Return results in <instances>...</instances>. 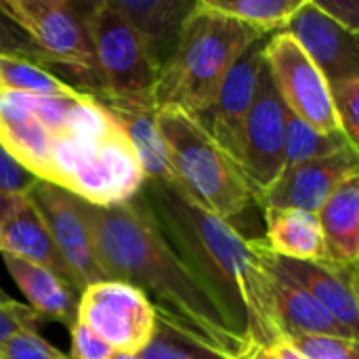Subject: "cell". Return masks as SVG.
<instances>
[{"mask_svg":"<svg viewBox=\"0 0 359 359\" xmlns=\"http://www.w3.org/2000/svg\"><path fill=\"white\" fill-rule=\"evenodd\" d=\"M265 44L267 38L252 44L240 61L227 74L215 103L204 114L196 116L210 137L240 164L242 143H244V124L252 109L259 76L265 67Z\"/></svg>","mask_w":359,"mask_h":359,"instance_id":"7c38bea8","label":"cell"},{"mask_svg":"<svg viewBox=\"0 0 359 359\" xmlns=\"http://www.w3.org/2000/svg\"><path fill=\"white\" fill-rule=\"evenodd\" d=\"M328 261L339 267L355 263L359 236V170L349 175L318 212Z\"/></svg>","mask_w":359,"mask_h":359,"instance_id":"7402d4cb","label":"cell"},{"mask_svg":"<svg viewBox=\"0 0 359 359\" xmlns=\"http://www.w3.org/2000/svg\"><path fill=\"white\" fill-rule=\"evenodd\" d=\"M17 198H19V196H8V194H4V191L0 189V223H2V219L8 215V210L13 208V204H15Z\"/></svg>","mask_w":359,"mask_h":359,"instance_id":"d590c367","label":"cell"},{"mask_svg":"<svg viewBox=\"0 0 359 359\" xmlns=\"http://www.w3.org/2000/svg\"><path fill=\"white\" fill-rule=\"evenodd\" d=\"M0 8L29 36L48 67L59 65L84 93L99 95L101 80L95 48L78 2L69 0H0Z\"/></svg>","mask_w":359,"mask_h":359,"instance_id":"8992f818","label":"cell"},{"mask_svg":"<svg viewBox=\"0 0 359 359\" xmlns=\"http://www.w3.org/2000/svg\"><path fill=\"white\" fill-rule=\"evenodd\" d=\"M109 359H141L139 353H128V351H116Z\"/></svg>","mask_w":359,"mask_h":359,"instance_id":"74e56055","label":"cell"},{"mask_svg":"<svg viewBox=\"0 0 359 359\" xmlns=\"http://www.w3.org/2000/svg\"><path fill=\"white\" fill-rule=\"evenodd\" d=\"M265 59L286 107L294 116L322 133L343 130L334 109L330 82L292 34L278 32L267 38Z\"/></svg>","mask_w":359,"mask_h":359,"instance_id":"9c48e42d","label":"cell"},{"mask_svg":"<svg viewBox=\"0 0 359 359\" xmlns=\"http://www.w3.org/2000/svg\"><path fill=\"white\" fill-rule=\"evenodd\" d=\"M355 267H359V236H358V248H355Z\"/></svg>","mask_w":359,"mask_h":359,"instance_id":"f35d334b","label":"cell"},{"mask_svg":"<svg viewBox=\"0 0 359 359\" xmlns=\"http://www.w3.org/2000/svg\"><path fill=\"white\" fill-rule=\"evenodd\" d=\"M267 246L292 261H328L318 212L299 208H265Z\"/></svg>","mask_w":359,"mask_h":359,"instance_id":"44dd1931","label":"cell"},{"mask_svg":"<svg viewBox=\"0 0 359 359\" xmlns=\"http://www.w3.org/2000/svg\"><path fill=\"white\" fill-rule=\"evenodd\" d=\"M358 170L359 151L355 147L288 166L278 181L257 198V204L263 208H299L320 212L337 187Z\"/></svg>","mask_w":359,"mask_h":359,"instance_id":"4fadbf2b","label":"cell"},{"mask_svg":"<svg viewBox=\"0 0 359 359\" xmlns=\"http://www.w3.org/2000/svg\"><path fill=\"white\" fill-rule=\"evenodd\" d=\"M2 93H4V88H2V82H0V95H2Z\"/></svg>","mask_w":359,"mask_h":359,"instance_id":"60d3db41","label":"cell"},{"mask_svg":"<svg viewBox=\"0 0 359 359\" xmlns=\"http://www.w3.org/2000/svg\"><path fill=\"white\" fill-rule=\"evenodd\" d=\"M265 38L261 29L198 0L183 23L175 55L158 74L156 109L179 107L194 116L204 114L240 57Z\"/></svg>","mask_w":359,"mask_h":359,"instance_id":"277c9868","label":"cell"},{"mask_svg":"<svg viewBox=\"0 0 359 359\" xmlns=\"http://www.w3.org/2000/svg\"><path fill=\"white\" fill-rule=\"evenodd\" d=\"M198 0H111V4L135 27L156 72L177 50L181 29Z\"/></svg>","mask_w":359,"mask_h":359,"instance_id":"e0dca14e","label":"cell"},{"mask_svg":"<svg viewBox=\"0 0 359 359\" xmlns=\"http://www.w3.org/2000/svg\"><path fill=\"white\" fill-rule=\"evenodd\" d=\"M349 276H351V288H353V292H355V299H358L359 305V267L351 265V267H349Z\"/></svg>","mask_w":359,"mask_h":359,"instance_id":"8d00e7d4","label":"cell"},{"mask_svg":"<svg viewBox=\"0 0 359 359\" xmlns=\"http://www.w3.org/2000/svg\"><path fill=\"white\" fill-rule=\"evenodd\" d=\"M316 6L326 13L341 27L359 34V0H313Z\"/></svg>","mask_w":359,"mask_h":359,"instance_id":"836d02e7","label":"cell"},{"mask_svg":"<svg viewBox=\"0 0 359 359\" xmlns=\"http://www.w3.org/2000/svg\"><path fill=\"white\" fill-rule=\"evenodd\" d=\"M0 252H8L34 265L46 267L74 286L72 273L55 246L48 227L27 196H19L0 223Z\"/></svg>","mask_w":359,"mask_h":359,"instance_id":"d6986e66","label":"cell"},{"mask_svg":"<svg viewBox=\"0 0 359 359\" xmlns=\"http://www.w3.org/2000/svg\"><path fill=\"white\" fill-rule=\"evenodd\" d=\"M8 299H11V297H8L4 290H0V301H8Z\"/></svg>","mask_w":359,"mask_h":359,"instance_id":"ab89813d","label":"cell"},{"mask_svg":"<svg viewBox=\"0 0 359 359\" xmlns=\"http://www.w3.org/2000/svg\"><path fill=\"white\" fill-rule=\"evenodd\" d=\"M99 67L101 90L97 97L154 101L158 72L143 40L111 0L78 2Z\"/></svg>","mask_w":359,"mask_h":359,"instance_id":"52a82bcc","label":"cell"},{"mask_svg":"<svg viewBox=\"0 0 359 359\" xmlns=\"http://www.w3.org/2000/svg\"><path fill=\"white\" fill-rule=\"evenodd\" d=\"M38 324L40 316L27 305H21L13 299L0 301V349L13 334L21 330H38Z\"/></svg>","mask_w":359,"mask_h":359,"instance_id":"4dcf8cb0","label":"cell"},{"mask_svg":"<svg viewBox=\"0 0 359 359\" xmlns=\"http://www.w3.org/2000/svg\"><path fill=\"white\" fill-rule=\"evenodd\" d=\"M0 55L2 57H17L32 61L40 67H48L44 55L38 50V46L29 40V36L0 8Z\"/></svg>","mask_w":359,"mask_h":359,"instance_id":"f1b7e54d","label":"cell"},{"mask_svg":"<svg viewBox=\"0 0 359 359\" xmlns=\"http://www.w3.org/2000/svg\"><path fill=\"white\" fill-rule=\"evenodd\" d=\"M246 353V351H244ZM244 353H227L208 343L181 318L156 307V328L141 359H244Z\"/></svg>","mask_w":359,"mask_h":359,"instance_id":"603a6c76","label":"cell"},{"mask_svg":"<svg viewBox=\"0 0 359 359\" xmlns=\"http://www.w3.org/2000/svg\"><path fill=\"white\" fill-rule=\"evenodd\" d=\"M38 179L21 168L0 143V189L8 196H25Z\"/></svg>","mask_w":359,"mask_h":359,"instance_id":"d6a6232c","label":"cell"},{"mask_svg":"<svg viewBox=\"0 0 359 359\" xmlns=\"http://www.w3.org/2000/svg\"><path fill=\"white\" fill-rule=\"evenodd\" d=\"M0 259L27 301V307L40 316V320H50L72 326L78 320L80 290H76L69 282L59 278L46 267L34 265L8 252H0Z\"/></svg>","mask_w":359,"mask_h":359,"instance_id":"ac0fdd59","label":"cell"},{"mask_svg":"<svg viewBox=\"0 0 359 359\" xmlns=\"http://www.w3.org/2000/svg\"><path fill=\"white\" fill-rule=\"evenodd\" d=\"M267 246V242H265ZM267 255L276 267L299 282L347 332L359 341V305L351 288L349 267L330 261H292L276 255L267 246Z\"/></svg>","mask_w":359,"mask_h":359,"instance_id":"2e32d148","label":"cell"},{"mask_svg":"<svg viewBox=\"0 0 359 359\" xmlns=\"http://www.w3.org/2000/svg\"><path fill=\"white\" fill-rule=\"evenodd\" d=\"M349 147H353V145L343 130L322 133L288 109V114H286V145H284L286 168L309 162V160L326 158V156H332V154L349 149Z\"/></svg>","mask_w":359,"mask_h":359,"instance_id":"cb8c5ba5","label":"cell"},{"mask_svg":"<svg viewBox=\"0 0 359 359\" xmlns=\"http://www.w3.org/2000/svg\"><path fill=\"white\" fill-rule=\"evenodd\" d=\"M252 248L269 273L273 309L284 341L299 337H341L351 339L349 332L290 276H286L267 255L265 238H252Z\"/></svg>","mask_w":359,"mask_h":359,"instance_id":"9a60e30c","label":"cell"},{"mask_svg":"<svg viewBox=\"0 0 359 359\" xmlns=\"http://www.w3.org/2000/svg\"><path fill=\"white\" fill-rule=\"evenodd\" d=\"M141 194L225 326L246 345L282 343L269 273L252 242L229 221L198 206L172 179H147Z\"/></svg>","mask_w":359,"mask_h":359,"instance_id":"7a4b0ae2","label":"cell"},{"mask_svg":"<svg viewBox=\"0 0 359 359\" xmlns=\"http://www.w3.org/2000/svg\"><path fill=\"white\" fill-rule=\"evenodd\" d=\"M282 32L305 46L328 82L359 78V34L341 27L313 0H305Z\"/></svg>","mask_w":359,"mask_h":359,"instance_id":"5bb4252c","label":"cell"},{"mask_svg":"<svg viewBox=\"0 0 359 359\" xmlns=\"http://www.w3.org/2000/svg\"><path fill=\"white\" fill-rule=\"evenodd\" d=\"M286 114L288 107L265 59V67L259 76L257 97L244 124L240 158V166L255 191V198L269 189L286 168Z\"/></svg>","mask_w":359,"mask_h":359,"instance_id":"30bf717a","label":"cell"},{"mask_svg":"<svg viewBox=\"0 0 359 359\" xmlns=\"http://www.w3.org/2000/svg\"><path fill=\"white\" fill-rule=\"evenodd\" d=\"M0 143L38 181L95 206L135 198L143 168L111 111L76 88L65 97L0 95Z\"/></svg>","mask_w":359,"mask_h":359,"instance_id":"6da1fadb","label":"cell"},{"mask_svg":"<svg viewBox=\"0 0 359 359\" xmlns=\"http://www.w3.org/2000/svg\"><path fill=\"white\" fill-rule=\"evenodd\" d=\"M25 196L36 206L44 225L48 227L53 242L72 273L74 286L82 292L86 286L105 280L97 261L93 229L84 210V200L44 181H36Z\"/></svg>","mask_w":359,"mask_h":359,"instance_id":"8fae6325","label":"cell"},{"mask_svg":"<svg viewBox=\"0 0 359 359\" xmlns=\"http://www.w3.org/2000/svg\"><path fill=\"white\" fill-rule=\"evenodd\" d=\"M305 359H359L358 339L299 337L288 341Z\"/></svg>","mask_w":359,"mask_h":359,"instance_id":"83f0119b","label":"cell"},{"mask_svg":"<svg viewBox=\"0 0 359 359\" xmlns=\"http://www.w3.org/2000/svg\"><path fill=\"white\" fill-rule=\"evenodd\" d=\"M330 90L341 128L359 151V78L330 82Z\"/></svg>","mask_w":359,"mask_h":359,"instance_id":"4316f807","label":"cell"},{"mask_svg":"<svg viewBox=\"0 0 359 359\" xmlns=\"http://www.w3.org/2000/svg\"><path fill=\"white\" fill-rule=\"evenodd\" d=\"M208 6L246 23L263 34L282 32L305 0H204Z\"/></svg>","mask_w":359,"mask_h":359,"instance_id":"d4e9b609","label":"cell"},{"mask_svg":"<svg viewBox=\"0 0 359 359\" xmlns=\"http://www.w3.org/2000/svg\"><path fill=\"white\" fill-rule=\"evenodd\" d=\"M84 210L105 280L128 282L147 297L151 294L156 307L181 318L227 353L238 355L250 347L225 326L212 301L166 240L141 191L114 206L84 202Z\"/></svg>","mask_w":359,"mask_h":359,"instance_id":"3957f363","label":"cell"},{"mask_svg":"<svg viewBox=\"0 0 359 359\" xmlns=\"http://www.w3.org/2000/svg\"><path fill=\"white\" fill-rule=\"evenodd\" d=\"M244 359H278L276 353L269 347H259V345H250L244 353Z\"/></svg>","mask_w":359,"mask_h":359,"instance_id":"e575fe53","label":"cell"},{"mask_svg":"<svg viewBox=\"0 0 359 359\" xmlns=\"http://www.w3.org/2000/svg\"><path fill=\"white\" fill-rule=\"evenodd\" d=\"M114 351L141 353L154 337L156 305L137 286L101 280L80 292L78 320Z\"/></svg>","mask_w":359,"mask_h":359,"instance_id":"ba28073f","label":"cell"},{"mask_svg":"<svg viewBox=\"0 0 359 359\" xmlns=\"http://www.w3.org/2000/svg\"><path fill=\"white\" fill-rule=\"evenodd\" d=\"M158 128L172 181L198 206L231 223L250 204H257L242 166L210 137L194 114L179 107H162L158 109Z\"/></svg>","mask_w":359,"mask_h":359,"instance_id":"5b68a950","label":"cell"},{"mask_svg":"<svg viewBox=\"0 0 359 359\" xmlns=\"http://www.w3.org/2000/svg\"><path fill=\"white\" fill-rule=\"evenodd\" d=\"M97 97V95H95ZM124 128L128 143L147 179H172L166 147L158 128V109L154 101L97 97Z\"/></svg>","mask_w":359,"mask_h":359,"instance_id":"ffe728a7","label":"cell"},{"mask_svg":"<svg viewBox=\"0 0 359 359\" xmlns=\"http://www.w3.org/2000/svg\"><path fill=\"white\" fill-rule=\"evenodd\" d=\"M0 359H67L57 347L46 343L38 330L13 334L0 349Z\"/></svg>","mask_w":359,"mask_h":359,"instance_id":"f546056e","label":"cell"},{"mask_svg":"<svg viewBox=\"0 0 359 359\" xmlns=\"http://www.w3.org/2000/svg\"><path fill=\"white\" fill-rule=\"evenodd\" d=\"M114 353L116 351L84 324L76 322L72 326V358L69 359H109Z\"/></svg>","mask_w":359,"mask_h":359,"instance_id":"1f68e13d","label":"cell"},{"mask_svg":"<svg viewBox=\"0 0 359 359\" xmlns=\"http://www.w3.org/2000/svg\"><path fill=\"white\" fill-rule=\"evenodd\" d=\"M0 82L4 90L23 93L34 97H65L76 90V86L63 82L53 72L17 57L0 55Z\"/></svg>","mask_w":359,"mask_h":359,"instance_id":"484cf974","label":"cell"}]
</instances>
